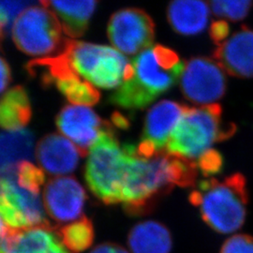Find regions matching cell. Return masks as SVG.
I'll return each mask as SVG.
<instances>
[{"instance_id":"277c9868","label":"cell","mask_w":253,"mask_h":253,"mask_svg":"<svg viewBox=\"0 0 253 253\" xmlns=\"http://www.w3.org/2000/svg\"><path fill=\"white\" fill-rule=\"evenodd\" d=\"M236 126L222 120V108L215 103L201 107H187L172 130L166 152L192 161L211 146L235 135Z\"/></svg>"},{"instance_id":"5b68a950","label":"cell","mask_w":253,"mask_h":253,"mask_svg":"<svg viewBox=\"0 0 253 253\" xmlns=\"http://www.w3.org/2000/svg\"><path fill=\"white\" fill-rule=\"evenodd\" d=\"M126 164V149L118 142L113 125L105 121L89 150L84 167V178L89 190L105 205L121 203Z\"/></svg>"},{"instance_id":"d6986e66","label":"cell","mask_w":253,"mask_h":253,"mask_svg":"<svg viewBox=\"0 0 253 253\" xmlns=\"http://www.w3.org/2000/svg\"><path fill=\"white\" fill-rule=\"evenodd\" d=\"M210 9L205 0H172L167 19L172 29L184 36L202 33L208 25Z\"/></svg>"},{"instance_id":"30bf717a","label":"cell","mask_w":253,"mask_h":253,"mask_svg":"<svg viewBox=\"0 0 253 253\" xmlns=\"http://www.w3.org/2000/svg\"><path fill=\"white\" fill-rule=\"evenodd\" d=\"M180 87L184 97L202 106L215 104L226 92L224 70L216 60L206 56L192 57L185 65Z\"/></svg>"},{"instance_id":"cb8c5ba5","label":"cell","mask_w":253,"mask_h":253,"mask_svg":"<svg viewBox=\"0 0 253 253\" xmlns=\"http://www.w3.org/2000/svg\"><path fill=\"white\" fill-rule=\"evenodd\" d=\"M210 7L218 17L238 22L247 17L253 0H208Z\"/></svg>"},{"instance_id":"9a60e30c","label":"cell","mask_w":253,"mask_h":253,"mask_svg":"<svg viewBox=\"0 0 253 253\" xmlns=\"http://www.w3.org/2000/svg\"><path fill=\"white\" fill-rule=\"evenodd\" d=\"M55 228L16 230L1 221V253H70Z\"/></svg>"},{"instance_id":"4316f807","label":"cell","mask_w":253,"mask_h":253,"mask_svg":"<svg viewBox=\"0 0 253 253\" xmlns=\"http://www.w3.org/2000/svg\"><path fill=\"white\" fill-rule=\"evenodd\" d=\"M219 253H253V235L241 234L229 237Z\"/></svg>"},{"instance_id":"8992f818","label":"cell","mask_w":253,"mask_h":253,"mask_svg":"<svg viewBox=\"0 0 253 253\" xmlns=\"http://www.w3.org/2000/svg\"><path fill=\"white\" fill-rule=\"evenodd\" d=\"M75 73L103 89L118 88L130 62L115 48L68 39L61 51Z\"/></svg>"},{"instance_id":"4fadbf2b","label":"cell","mask_w":253,"mask_h":253,"mask_svg":"<svg viewBox=\"0 0 253 253\" xmlns=\"http://www.w3.org/2000/svg\"><path fill=\"white\" fill-rule=\"evenodd\" d=\"M86 194L73 176H57L46 183L43 208L49 217L63 223L81 218Z\"/></svg>"},{"instance_id":"f546056e","label":"cell","mask_w":253,"mask_h":253,"mask_svg":"<svg viewBox=\"0 0 253 253\" xmlns=\"http://www.w3.org/2000/svg\"><path fill=\"white\" fill-rule=\"evenodd\" d=\"M0 64H1V92L4 93L6 87H8L9 84L11 74H10L9 64L5 60L4 57L1 58Z\"/></svg>"},{"instance_id":"e0dca14e","label":"cell","mask_w":253,"mask_h":253,"mask_svg":"<svg viewBox=\"0 0 253 253\" xmlns=\"http://www.w3.org/2000/svg\"><path fill=\"white\" fill-rule=\"evenodd\" d=\"M76 145L63 135L52 133L40 140L36 148L37 161L46 172L64 175L73 172L79 163Z\"/></svg>"},{"instance_id":"484cf974","label":"cell","mask_w":253,"mask_h":253,"mask_svg":"<svg viewBox=\"0 0 253 253\" xmlns=\"http://www.w3.org/2000/svg\"><path fill=\"white\" fill-rule=\"evenodd\" d=\"M196 163L201 172L206 177L210 178L213 175L220 173L224 166V160L222 155L213 148L203 154Z\"/></svg>"},{"instance_id":"5bb4252c","label":"cell","mask_w":253,"mask_h":253,"mask_svg":"<svg viewBox=\"0 0 253 253\" xmlns=\"http://www.w3.org/2000/svg\"><path fill=\"white\" fill-rule=\"evenodd\" d=\"M55 123L58 130L84 157L99 138L105 121L88 106L67 105L57 115Z\"/></svg>"},{"instance_id":"6da1fadb","label":"cell","mask_w":253,"mask_h":253,"mask_svg":"<svg viewBox=\"0 0 253 253\" xmlns=\"http://www.w3.org/2000/svg\"><path fill=\"white\" fill-rule=\"evenodd\" d=\"M184 68L185 64L173 50L161 44L151 46L129 63L124 81L109 101L128 111L143 110L172 88Z\"/></svg>"},{"instance_id":"ffe728a7","label":"cell","mask_w":253,"mask_h":253,"mask_svg":"<svg viewBox=\"0 0 253 253\" xmlns=\"http://www.w3.org/2000/svg\"><path fill=\"white\" fill-rule=\"evenodd\" d=\"M127 243L132 253H170L172 237L162 223L146 220L130 230Z\"/></svg>"},{"instance_id":"8fae6325","label":"cell","mask_w":253,"mask_h":253,"mask_svg":"<svg viewBox=\"0 0 253 253\" xmlns=\"http://www.w3.org/2000/svg\"><path fill=\"white\" fill-rule=\"evenodd\" d=\"M107 34L111 43L120 53L140 54L153 44L155 24L143 9H120L110 19Z\"/></svg>"},{"instance_id":"4dcf8cb0","label":"cell","mask_w":253,"mask_h":253,"mask_svg":"<svg viewBox=\"0 0 253 253\" xmlns=\"http://www.w3.org/2000/svg\"><path fill=\"white\" fill-rule=\"evenodd\" d=\"M112 123H113V125L118 126L119 128H123V129H126L129 125L127 118L119 113H115L112 116Z\"/></svg>"},{"instance_id":"44dd1931","label":"cell","mask_w":253,"mask_h":253,"mask_svg":"<svg viewBox=\"0 0 253 253\" xmlns=\"http://www.w3.org/2000/svg\"><path fill=\"white\" fill-rule=\"evenodd\" d=\"M33 146L34 136L28 129L3 131L0 143L1 172L15 169L19 163L31 160Z\"/></svg>"},{"instance_id":"7c38bea8","label":"cell","mask_w":253,"mask_h":253,"mask_svg":"<svg viewBox=\"0 0 253 253\" xmlns=\"http://www.w3.org/2000/svg\"><path fill=\"white\" fill-rule=\"evenodd\" d=\"M187 106L173 100H163L150 109L145 118L143 135L136 145V153L152 158L166 151V145Z\"/></svg>"},{"instance_id":"9c48e42d","label":"cell","mask_w":253,"mask_h":253,"mask_svg":"<svg viewBox=\"0 0 253 253\" xmlns=\"http://www.w3.org/2000/svg\"><path fill=\"white\" fill-rule=\"evenodd\" d=\"M16 172L17 168L1 172V221L16 230L53 228L45 217L40 195L20 187Z\"/></svg>"},{"instance_id":"f1b7e54d","label":"cell","mask_w":253,"mask_h":253,"mask_svg":"<svg viewBox=\"0 0 253 253\" xmlns=\"http://www.w3.org/2000/svg\"><path fill=\"white\" fill-rule=\"evenodd\" d=\"M90 253H128L120 246L113 243H103L94 248Z\"/></svg>"},{"instance_id":"7402d4cb","label":"cell","mask_w":253,"mask_h":253,"mask_svg":"<svg viewBox=\"0 0 253 253\" xmlns=\"http://www.w3.org/2000/svg\"><path fill=\"white\" fill-rule=\"evenodd\" d=\"M31 119V106L26 89L18 85L6 91L0 103V123L6 130H18Z\"/></svg>"},{"instance_id":"ac0fdd59","label":"cell","mask_w":253,"mask_h":253,"mask_svg":"<svg viewBox=\"0 0 253 253\" xmlns=\"http://www.w3.org/2000/svg\"><path fill=\"white\" fill-rule=\"evenodd\" d=\"M60 23L70 38H80L86 31L99 0H40Z\"/></svg>"},{"instance_id":"83f0119b","label":"cell","mask_w":253,"mask_h":253,"mask_svg":"<svg viewBox=\"0 0 253 253\" xmlns=\"http://www.w3.org/2000/svg\"><path fill=\"white\" fill-rule=\"evenodd\" d=\"M230 34V26L224 20H217L211 24L209 28V36L217 46L222 44L228 40Z\"/></svg>"},{"instance_id":"2e32d148","label":"cell","mask_w":253,"mask_h":253,"mask_svg":"<svg viewBox=\"0 0 253 253\" xmlns=\"http://www.w3.org/2000/svg\"><path fill=\"white\" fill-rule=\"evenodd\" d=\"M213 56L228 74L237 78L253 77V29L243 26L217 46Z\"/></svg>"},{"instance_id":"3957f363","label":"cell","mask_w":253,"mask_h":253,"mask_svg":"<svg viewBox=\"0 0 253 253\" xmlns=\"http://www.w3.org/2000/svg\"><path fill=\"white\" fill-rule=\"evenodd\" d=\"M190 204L199 208L203 220L221 235L232 234L244 225L250 193L244 174L235 172L222 180L215 177L200 182L191 191Z\"/></svg>"},{"instance_id":"603a6c76","label":"cell","mask_w":253,"mask_h":253,"mask_svg":"<svg viewBox=\"0 0 253 253\" xmlns=\"http://www.w3.org/2000/svg\"><path fill=\"white\" fill-rule=\"evenodd\" d=\"M55 231L64 246L75 253L88 250L94 240L93 224L84 216L68 225L55 228Z\"/></svg>"},{"instance_id":"ba28073f","label":"cell","mask_w":253,"mask_h":253,"mask_svg":"<svg viewBox=\"0 0 253 253\" xmlns=\"http://www.w3.org/2000/svg\"><path fill=\"white\" fill-rule=\"evenodd\" d=\"M27 71L33 77L39 76L43 85L54 84L73 105L92 106L100 101L96 86L75 73L62 52L30 61Z\"/></svg>"},{"instance_id":"52a82bcc","label":"cell","mask_w":253,"mask_h":253,"mask_svg":"<svg viewBox=\"0 0 253 253\" xmlns=\"http://www.w3.org/2000/svg\"><path fill=\"white\" fill-rule=\"evenodd\" d=\"M54 13L44 7H30L21 11L11 27L12 41L28 55L45 57L63 50L68 39Z\"/></svg>"},{"instance_id":"7a4b0ae2","label":"cell","mask_w":253,"mask_h":253,"mask_svg":"<svg viewBox=\"0 0 253 253\" xmlns=\"http://www.w3.org/2000/svg\"><path fill=\"white\" fill-rule=\"evenodd\" d=\"M126 164L121 203L128 215L151 213L160 199L178 185L175 158L166 151L146 159L136 153V145L126 144Z\"/></svg>"},{"instance_id":"d4e9b609","label":"cell","mask_w":253,"mask_h":253,"mask_svg":"<svg viewBox=\"0 0 253 253\" xmlns=\"http://www.w3.org/2000/svg\"><path fill=\"white\" fill-rule=\"evenodd\" d=\"M16 178L20 187L39 195L41 187L45 182V173L42 169L27 161L19 163Z\"/></svg>"}]
</instances>
